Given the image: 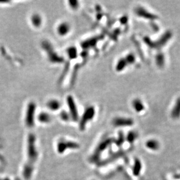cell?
Wrapping results in <instances>:
<instances>
[{
    "instance_id": "6da1fadb",
    "label": "cell",
    "mask_w": 180,
    "mask_h": 180,
    "mask_svg": "<svg viewBox=\"0 0 180 180\" xmlns=\"http://www.w3.org/2000/svg\"><path fill=\"white\" fill-rule=\"evenodd\" d=\"M172 33L170 31L166 32L157 40L152 41L149 37H145L143 40L145 44L149 47L154 49H159L163 47L171 38Z\"/></svg>"
},
{
    "instance_id": "7a4b0ae2",
    "label": "cell",
    "mask_w": 180,
    "mask_h": 180,
    "mask_svg": "<svg viewBox=\"0 0 180 180\" xmlns=\"http://www.w3.org/2000/svg\"><path fill=\"white\" fill-rule=\"evenodd\" d=\"M42 48L46 51L49 61L52 63H62L64 61L63 57L59 55L54 51L51 44L47 41L44 40L41 43Z\"/></svg>"
},
{
    "instance_id": "3957f363",
    "label": "cell",
    "mask_w": 180,
    "mask_h": 180,
    "mask_svg": "<svg viewBox=\"0 0 180 180\" xmlns=\"http://www.w3.org/2000/svg\"><path fill=\"white\" fill-rule=\"evenodd\" d=\"M114 142V139L112 138L106 139L101 142L97 146V148L94 150L92 156L90 157V161L92 163H97L100 160L101 153L104 152Z\"/></svg>"
},
{
    "instance_id": "277c9868",
    "label": "cell",
    "mask_w": 180,
    "mask_h": 180,
    "mask_svg": "<svg viewBox=\"0 0 180 180\" xmlns=\"http://www.w3.org/2000/svg\"><path fill=\"white\" fill-rule=\"evenodd\" d=\"M36 108V105L34 102H30L26 108L25 115V123L28 127H32L34 123V115Z\"/></svg>"
},
{
    "instance_id": "5b68a950",
    "label": "cell",
    "mask_w": 180,
    "mask_h": 180,
    "mask_svg": "<svg viewBox=\"0 0 180 180\" xmlns=\"http://www.w3.org/2000/svg\"><path fill=\"white\" fill-rule=\"evenodd\" d=\"M95 115V109L94 107L90 106L88 107L85 111L82 118L80 121L79 124V128L82 131H83L86 127V124L90 121V120L93 119Z\"/></svg>"
},
{
    "instance_id": "8992f818",
    "label": "cell",
    "mask_w": 180,
    "mask_h": 180,
    "mask_svg": "<svg viewBox=\"0 0 180 180\" xmlns=\"http://www.w3.org/2000/svg\"><path fill=\"white\" fill-rule=\"evenodd\" d=\"M67 102L70 109L71 117L74 121H77L79 119V114L74 99L72 96H68L67 98Z\"/></svg>"
},
{
    "instance_id": "52a82bcc",
    "label": "cell",
    "mask_w": 180,
    "mask_h": 180,
    "mask_svg": "<svg viewBox=\"0 0 180 180\" xmlns=\"http://www.w3.org/2000/svg\"><path fill=\"white\" fill-rule=\"evenodd\" d=\"M103 39H104V36L102 34L89 38L81 43V47L84 50H88L92 47H94L99 41Z\"/></svg>"
},
{
    "instance_id": "ba28073f",
    "label": "cell",
    "mask_w": 180,
    "mask_h": 180,
    "mask_svg": "<svg viewBox=\"0 0 180 180\" xmlns=\"http://www.w3.org/2000/svg\"><path fill=\"white\" fill-rule=\"evenodd\" d=\"M112 124L117 127H131L134 124V120L130 118L117 117L113 119Z\"/></svg>"
},
{
    "instance_id": "9c48e42d",
    "label": "cell",
    "mask_w": 180,
    "mask_h": 180,
    "mask_svg": "<svg viewBox=\"0 0 180 180\" xmlns=\"http://www.w3.org/2000/svg\"><path fill=\"white\" fill-rule=\"evenodd\" d=\"M135 12L138 17L145 18L146 19L154 21L158 19V17L157 15L149 12L145 8L141 7H137L135 10Z\"/></svg>"
},
{
    "instance_id": "30bf717a",
    "label": "cell",
    "mask_w": 180,
    "mask_h": 180,
    "mask_svg": "<svg viewBox=\"0 0 180 180\" xmlns=\"http://www.w3.org/2000/svg\"><path fill=\"white\" fill-rule=\"evenodd\" d=\"M124 153H125L124 151L121 150V151H118L116 153L112 154L108 157H107L106 159L100 161V166H105V165L110 163V162L114 161L115 160L117 159L118 158L123 156L124 154Z\"/></svg>"
},
{
    "instance_id": "8fae6325",
    "label": "cell",
    "mask_w": 180,
    "mask_h": 180,
    "mask_svg": "<svg viewBox=\"0 0 180 180\" xmlns=\"http://www.w3.org/2000/svg\"><path fill=\"white\" fill-rule=\"evenodd\" d=\"M70 25L67 22H63L58 26L57 33L61 36H66L70 32Z\"/></svg>"
},
{
    "instance_id": "7c38bea8",
    "label": "cell",
    "mask_w": 180,
    "mask_h": 180,
    "mask_svg": "<svg viewBox=\"0 0 180 180\" xmlns=\"http://www.w3.org/2000/svg\"><path fill=\"white\" fill-rule=\"evenodd\" d=\"M171 117L174 119H178L180 117V97L175 101L171 113Z\"/></svg>"
},
{
    "instance_id": "4fadbf2b",
    "label": "cell",
    "mask_w": 180,
    "mask_h": 180,
    "mask_svg": "<svg viewBox=\"0 0 180 180\" xmlns=\"http://www.w3.org/2000/svg\"><path fill=\"white\" fill-rule=\"evenodd\" d=\"M142 168V165L141 160L139 159H135L134 163V166L132 168V172L133 174L138 177L140 175L141 170Z\"/></svg>"
},
{
    "instance_id": "5bb4252c",
    "label": "cell",
    "mask_w": 180,
    "mask_h": 180,
    "mask_svg": "<svg viewBox=\"0 0 180 180\" xmlns=\"http://www.w3.org/2000/svg\"><path fill=\"white\" fill-rule=\"evenodd\" d=\"M132 107L137 112H141L145 109L144 104H143L142 101L139 99H135L132 101Z\"/></svg>"
},
{
    "instance_id": "9a60e30c",
    "label": "cell",
    "mask_w": 180,
    "mask_h": 180,
    "mask_svg": "<svg viewBox=\"0 0 180 180\" xmlns=\"http://www.w3.org/2000/svg\"><path fill=\"white\" fill-rule=\"evenodd\" d=\"M146 146L151 150L156 151L160 148V143L155 139H150L146 142Z\"/></svg>"
},
{
    "instance_id": "2e32d148",
    "label": "cell",
    "mask_w": 180,
    "mask_h": 180,
    "mask_svg": "<svg viewBox=\"0 0 180 180\" xmlns=\"http://www.w3.org/2000/svg\"><path fill=\"white\" fill-rule=\"evenodd\" d=\"M47 106L50 110L52 111H56L61 107V103L56 99H52L47 102Z\"/></svg>"
},
{
    "instance_id": "e0dca14e",
    "label": "cell",
    "mask_w": 180,
    "mask_h": 180,
    "mask_svg": "<svg viewBox=\"0 0 180 180\" xmlns=\"http://www.w3.org/2000/svg\"><path fill=\"white\" fill-rule=\"evenodd\" d=\"M128 66V64L125 59L124 58H122L118 60V61L117 63L115 70L118 72L123 71Z\"/></svg>"
},
{
    "instance_id": "ac0fdd59",
    "label": "cell",
    "mask_w": 180,
    "mask_h": 180,
    "mask_svg": "<svg viewBox=\"0 0 180 180\" xmlns=\"http://www.w3.org/2000/svg\"><path fill=\"white\" fill-rule=\"evenodd\" d=\"M31 22L32 25L36 27L39 28L42 23V18L41 16L37 14H33L31 17Z\"/></svg>"
},
{
    "instance_id": "d6986e66",
    "label": "cell",
    "mask_w": 180,
    "mask_h": 180,
    "mask_svg": "<svg viewBox=\"0 0 180 180\" xmlns=\"http://www.w3.org/2000/svg\"><path fill=\"white\" fill-rule=\"evenodd\" d=\"M67 55L70 59H74L78 57V50L74 46H71L67 50Z\"/></svg>"
},
{
    "instance_id": "ffe728a7",
    "label": "cell",
    "mask_w": 180,
    "mask_h": 180,
    "mask_svg": "<svg viewBox=\"0 0 180 180\" xmlns=\"http://www.w3.org/2000/svg\"><path fill=\"white\" fill-rule=\"evenodd\" d=\"M156 63L157 66L160 68H163L165 64L164 56L163 53H159L156 56Z\"/></svg>"
},
{
    "instance_id": "44dd1931",
    "label": "cell",
    "mask_w": 180,
    "mask_h": 180,
    "mask_svg": "<svg viewBox=\"0 0 180 180\" xmlns=\"http://www.w3.org/2000/svg\"><path fill=\"white\" fill-rule=\"evenodd\" d=\"M38 119L40 123H48L50 121L51 117L50 115L46 112H41L38 116Z\"/></svg>"
},
{
    "instance_id": "7402d4cb",
    "label": "cell",
    "mask_w": 180,
    "mask_h": 180,
    "mask_svg": "<svg viewBox=\"0 0 180 180\" xmlns=\"http://www.w3.org/2000/svg\"><path fill=\"white\" fill-rule=\"evenodd\" d=\"M125 139H126V138H125V135L123 134V132H119L118 133V138L116 139H114V143L118 147H120L123 145L124 142H125Z\"/></svg>"
},
{
    "instance_id": "603a6c76",
    "label": "cell",
    "mask_w": 180,
    "mask_h": 180,
    "mask_svg": "<svg viewBox=\"0 0 180 180\" xmlns=\"http://www.w3.org/2000/svg\"><path fill=\"white\" fill-rule=\"evenodd\" d=\"M138 137L137 134L135 131H130L128 133L126 139L130 143H133Z\"/></svg>"
},
{
    "instance_id": "cb8c5ba5",
    "label": "cell",
    "mask_w": 180,
    "mask_h": 180,
    "mask_svg": "<svg viewBox=\"0 0 180 180\" xmlns=\"http://www.w3.org/2000/svg\"><path fill=\"white\" fill-rule=\"evenodd\" d=\"M124 58L126 60V61H127L128 65V64H130V65L132 64L135 61V55L132 53L128 54V55H127V56Z\"/></svg>"
},
{
    "instance_id": "d4e9b609",
    "label": "cell",
    "mask_w": 180,
    "mask_h": 180,
    "mask_svg": "<svg viewBox=\"0 0 180 180\" xmlns=\"http://www.w3.org/2000/svg\"><path fill=\"white\" fill-rule=\"evenodd\" d=\"M69 68H70V63H67L66 64V66L64 67V71H63V72L62 73V75H61V78H60V81H61L63 80V79L65 77V76L66 75V74H67V72H68V71L69 70Z\"/></svg>"
},
{
    "instance_id": "484cf974",
    "label": "cell",
    "mask_w": 180,
    "mask_h": 180,
    "mask_svg": "<svg viewBox=\"0 0 180 180\" xmlns=\"http://www.w3.org/2000/svg\"><path fill=\"white\" fill-rule=\"evenodd\" d=\"M70 6L74 10H77L79 7V2L78 1H70Z\"/></svg>"
},
{
    "instance_id": "4316f807",
    "label": "cell",
    "mask_w": 180,
    "mask_h": 180,
    "mask_svg": "<svg viewBox=\"0 0 180 180\" xmlns=\"http://www.w3.org/2000/svg\"><path fill=\"white\" fill-rule=\"evenodd\" d=\"M61 117L64 120V121H68V120L70 119V115L67 111H63L61 113Z\"/></svg>"
},
{
    "instance_id": "83f0119b",
    "label": "cell",
    "mask_w": 180,
    "mask_h": 180,
    "mask_svg": "<svg viewBox=\"0 0 180 180\" xmlns=\"http://www.w3.org/2000/svg\"><path fill=\"white\" fill-rule=\"evenodd\" d=\"M128 18L127 16H123L121 18L119 19V22L120 23H121L122 25H125L126 24L127 22H128Z\"/></svg>"
},
{
    "instance_id": "f1b7e54d",
    "label": "cell",
    "mask_w": 180,
    "mask_h": 180,
    "mask_svg": "<svg viewBox=\"0 0 180 180\" xmlns=\"http://www.w3.org/2000/svg\"><path fill=\"white\" fill-rule=\"evenodd\" d=\"M151 25H152V27L153 28V29H154V30H159L158 26H157V25H156L154 23H151Z\"/></svg>"
},
{
    "instance_id": "f546056e",
    "label": "cell",
    "mask_w": 180,
    "mask_h": 180,
    "mask_svg": "<svg viewBox=\"0 0 180 180\" xmlns=\"http://www.w3.org/2000/svg\"><path fill=\"white\" fill-rule=\"evenodd\" d=\"M97 19H98V20H100L101 19V18H102V14H98L97 15Z\"/></svg>"
}]
</instances>
